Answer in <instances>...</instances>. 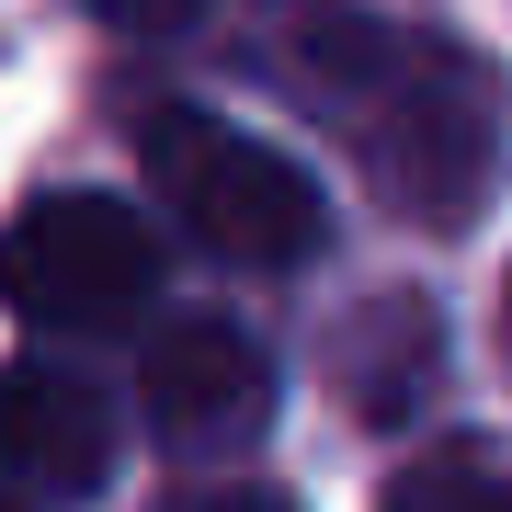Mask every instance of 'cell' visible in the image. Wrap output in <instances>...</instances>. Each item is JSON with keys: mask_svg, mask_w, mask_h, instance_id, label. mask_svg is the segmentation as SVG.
Returning a JSON list of instances; mask_svg holds the SVG:
<instances>
[{"mask_svg": "<svg viewBox=\"0 0 512 512\" xmlns=\"http://www.w3.org/2000/svg\"><path fill=\"white\" fill-rule=\"evenodd\" d=\"M160 512H296V501H274V490H251V478H205V490H183V501H160Z\"/></svg>", "mask_w": 512, "mask_h": 512, "instance_id": "ba28073f", "label": "cell"}, {"mask_svg": "<svg viewBox=\"0 0 512 512\" xmlns=\"http://www.w3.org/2000/svg\"><path fill=\"white\" fill-rule=\"evenodd\" d=\"M137 160H148V183H160V205L217 262H239V274H296V262H319L330 194L285 160V148L239 137V126H217V114H194V103H148L137 114Z\"/></svg>", "mask_w": 512, "mask_h": 512, "instance_id": "7a4b0ae2", "label": "cell"}, {"mask_svg": "<svg viewBox=\"0 0 512 512\" xmlns=\"http://www.w3.org/2000/svg\"><path fill=\"white\" fill-rule=\"evenodd\" d=\"M308 80L330 92V114L353 126V160L387 217L410 228H467L501 183V69L456 35H399L376 12H308Z\"/></svg>", "mask_w": 512, "mask_h": 512, "instance_id": "6da1fadb", "label": "cell"}, {"mask_svg": "<svg viewBox=\"0 0 512 512\" xmlns=\"http://www.w3.org/2000/svg\"><path fill=\"white\" fill-rule=\"evenodd\" d=\"M376 512H512V456H490V444H433L421 467L387 478Z\"/></svg>", "mask_w": 512, "mask_h": 512, "instance_id": "52a82bcc", "label": "cell"}, {"mask_svg": "<svg viewBox=\"0 0 512 512\" xmlns=\"http://www.w3.org/2000/svg\"><path fill=\"white\" fill-rule=\"evenodd\" d=\"M433 353H444V330H433V308L387 285L376 308H365V330H353V342H342V376H353V399H365V410L387 421V410H399V399H410L421 376H433Z\"/></svg>", "mask_w": 512, "mask_h": 512, "instance_id": "8992f818", "label": "cell"}, {"mask_svg": "<svg viewBox=\"0 0 512 512\" xmlns=\"http://www.w3.org/2000/svg\"><path fill=\"white\" fill-rule=\"evenodd\" d=\"M92 12H103V23H183L194 0H92Z\"/></svg>", "mask_w": 512, "mask_h": 512, "instance_id": "9c48e42d", "label": "cell"}, {"mask_svg": "<svg viewBox=\"0 0 512 512\" xmlns=\"http://www.w3.org/2000/svg\"><path fill=\"white\" fill-rule=\"evenodd\" d=\"M501 342H512V285H501Z\"/></svg>", "mask_w": 512, "mask_h": 512, "instance_id": "30bf717a", "label": "cell"}, {"mask_svg": "<svg viewBox=\"0 0 512 512\" xmlns=\"http://www.w3.org/2000/svg\"><path fill=\"white\" fill-rule=\"evenodd\" d=\"M0 512H23V501H0Z\"/></svg>", "mask_w": 512, "mask_h": 512, "instance_id": "8fae6325", "label": "cell"}, {"mask_svg": "<svg viewBox=\"0 0 512 512\" xmlns=\"http://www.w3.org/2000/svg\"><path fill=\"white\" fill-rule=\"evenodd\" d=\"M137 410L183 467H217L239 444H262V421H274V353L251 330H228V319H183V330L148 342Z\"/></svg>", "mask_w": 512, "mask_h": 512, "instance_id": "277c9868", "label": "cell"}, {"mask_svg": "<svg viewBox=\"0 0 512 512\" xmlns=\"http://www.w3.org/2000/svg\"><path fill=\"white\" fill-rule=\"evenodd\" d=\"M114 478V399L57 353L0 365V501H92Z\"/></svg>", "mask_w": 512, "mask_h": 512, "instance_id": "5b68a950", "label": "cell"}, {"mask_svg": "<svg viewBox=\"0 0 512 512\" xmlns=\"http://www.w3.org/2000/svg\"><path fill=\"white\" fill-rule=\"evenodd\" d=\"M160 296V239L114 194H35L0 228V308L46 342H103L137 330Z\"/></svg>", "mask_w": 512, "mask_h": 512, "instance_id": "3957f363", "label": "cell"}]
</instances>
